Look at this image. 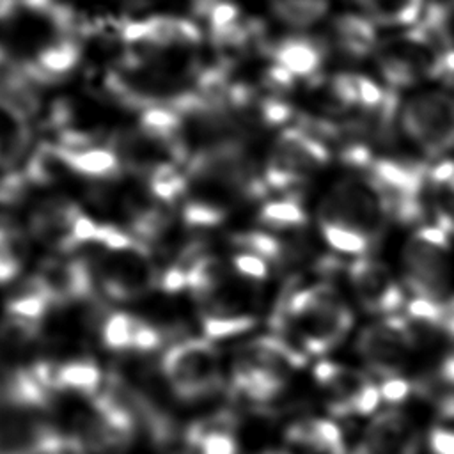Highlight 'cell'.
<instances>
[{
    "mask_svg": "<svg viewBox=\"0 0 454 454\" xmlns=\"http://www.w3.org/2000/svg\"><path fill=\"white\" fill-rule=\"evenodd\" d=\"M271 325L273 333L309 356L335 349L353 330L355 316L335 286L314 282L287 289L277 303Z\"/></svg>",
    "mask_w": 454,
    "mask_h": 454,
    "instance_id": "obj_1",
    "label": "cell"
},
{
    "mask_svg": "<svg viewBox=\"0 0 454 454\" xmlns=\"http://www.w3.org/2000/svg\"><path fill=\"white\" fill-rule=\"evenodd\" d=\"M316 220L330 248L360 257L381 241L392 218L378 188L362 176L333 183L317 204Z\"/></svg>",
    "mask_w": 454,
    "mask_h": 454,
    "instance_id": "obj_2",
    "label": "cell"
},
{
    "mask_svg": "<svg viewBox=\"0 0 454 454\" xmlns=\"http://www.w3.org/2000/svg\"><path fill=\"white\" fill-rule=\"evenodd\" d=\"M450 234L440 225L419 227L401 250L403 286L419 300L449 298Z\"/></svg>",
    "mask_w": 454,
    "mask_h": 454,
    "instance_id": "obj_3",
    "label": "cell"
},
{
    "mask_svg": "<svg viewBox=\"0 0 454 454\" xmlns=\"http://www.w3.org/2000/svg\"><path fill=\"white\" fill-rule=\"evenodd\" d=\"M90 266L99 289L115 301L138 300L160 284L153 254L138 239L119 248H99Z\"/></svg>",
    "mask_w": 454,
    "mask_h": 454,
    "instance_id": "obj_4",
    "label": "cell"
},
{
    "mask_svg": "<svg viewBox=\"0 0 454 454\" xmlns=\"http://www.w3.org/2000/svg\"><path fill=\"white\" fill-rule=\"evenodd\" d=\"M160 365L168 388L184 403L211 395L222 381L218 351L206 337H190L172 344Z\"/></svg>",
    "mask_w": 454,
    "mask_h": 454,
    "instance_id": "obj_5",
    "label": "cell"
},
{
    "mask_svg": "<svg viewBox=\"0 0 454 454\" xmlns=\"http://www.w3.org/2000/svg\"><path fill=\"white\" fill-rule=\"evenodd\" d=\"M415 349V332L408 317L394 314L383 316L364 326L355 340V351L367 372L387 380L404 378L403 372Z\"/></svg>",
    "mask_w": 454,
    "mask_h": 454,
    "instance_id": "obj_6",
    "label": "cell"
},
{
    "mask_svg": "<svg viewBox=\"0 0 454 454\" xmlns=\"http://www.w3.org/2000/svg\"><path fill=\"white\" fill-rule=\"evenodd\" d=\"M374 55L385 85L394 90L426 78H442L443 73L440 50L417 25L378 44Z\"/></svg>",
    "mask_w": 454,
    "mask_h": 454,
    "instance_id": "obj_7",
    "label": "cell"
},
{
    "mask_svg": "<svg viewBox=\"0 0 454 454\" xmlns=\"http://www.w3.org/2000/svg\"><path fill=\"white\" fill-rule=\"evenodd\" d=\"M328 161L330 149L325 142L300 126L286 128L275 138L261 174L268 190L284 192L301 186Z\"/></svg>",
    "mask_w": 454,
    "mask_h": 454,
    "instance_id": "obj_8",
    "label": "cell"
},
{
    "mask_svg": "<svg viewBox=\"0 0 454 454\" xmlns=\"http://www.w3.org/2000/svg\"><path fill=\"white\" fill-rule=\"evenodd\" d=\"M403 133L429 158L454 149V94L426 90L410 98L399 112Z\"/></svg>",
    "mask_w": 454,
    "mask_h": 454,
    "instance_id": "obj_9",
    "label": "cell"
},
{
    "mask_svg": "<svg viewBox=\"0 0 454 454\" xmlns=\"http://www.w3.org/2000/svg\"><path fill=\"white\" fill-rule=\"evenodd\" d=\"M314 380L335 417L372 415L383 399L380 383L369 372L348 364L321 360L314 367Z\"/></svg>",
    "mask_w": 454,
    "mask_h": 454,
    "instance_id": "obj_10",
    "label": "cell"
},
{
    "mask_svg": "<svg viewBox=\"0 0 454 454\" xmlns=\"http://www.w3.org/2000/svg\"><path fill=\"white\" fill-rule=\"evenodd\" d=\"M348 282L358 305L372 316H394L406 301L403 284L380 259L355 257L348 264Z\"/></svg>",
    "mask_w": 454,
    "mask_h": 454,
    "instance_id": "obj_11",
    "label": "cell"
},
{
    "mask_svg": "<svg viewBox=\"0 0 454 454\" xmlns=\"http://www.w3.org/2000/svg\"><path fill=\"white\" fill-rule=\"evenodd\" d=\"M193 296L199 303L200 326L209 340L238 335L255 325L250 298L229 286L227 277Z\"/></svg>",
    "mask_w": 454,
    "mask_h": 454,
    "instance_id": "obj_12",
    "label": "cell"
},
{
    "mask_svg": "<svg viewBox=\"0 0 454 454\" xmlns=\"http://www.w3.org/2000/svg\"><path fill=\"white\" fill-rule=\"evenodd\" d=\"M119 34L122 41L140 46L144 51H172L193 48L202 34L195 21L174 14H153L142 20L126 21Z\"/></svg>",
    "mask_w": 454,
    "mask_h": 454,
    "instance_id": "obj_13",
    "label": "cell"
},
{
    "mask_svg": "<svg viewBox=\"0 0 454 454\" xmlns=\"http://www.w3.org/2000/svg\"><path fill=\"white\" fill-rule=\"evenodd\" d=\"M34 275L53 305L87 301L98 286L92 266L83 257H50Z\"/></svg>",
    "mask_w": 454,
    "mask_h": 454,
    "instance_id": "obj_14",
    "label": "cell"
},
{
    "mask_svg": "<svg viewBox=\"0 0 454 454\" xmlns=\"http://www.w3.org/2000/svg\"><path fill=\"white\" fill-rule=\"evenodd\" d=\"M419 445L413 419L399 408H387L371 419L353 450L356 454H417Z\"/></svg>",
    "mask_w": 454,
    "mask_h": 454,
    "instance_id": "obj_15",
    "label": "cell"
},
{
    "mask_svg": "<svg viewBox=\"0 0 454 454\" xmlns=\"http://www.w3.org/2000/svg\"><path fill=\"white\" fill-rule=\"evenodd\" d=\"M82 207L66 197H48L34 206L28 216V232L39 243L59 252L74 250L73 229Z\"/></svg>",
    "mask_w": 454,
    "mask_h": 454,
    "instance_id": "obj_16",
    "label": "cell"
},
{
    "mask_svg": "<svg viewBox=\"0 0 454 454\" xmlns=\"http://www.w3.org/2000/svg\"><path fill=\"white\" fill-rule=\"evenodd\" d=\"M108 147L119 158L122 170L147 177L156 167L172 161L161 145L151 138L138 124L135 128H121L112 133Z\"/></svg>",
    "mask_w": 454,
    "mask_h": 454,
    "instance_id": "obj_17",
    "label": "cell"
},
{
    "mask_svg": "<svg viewBox=\"0 0 454 454\" xmlns=\"http://www.w3.org/2000/svg\"><path fill=\"white\" fill-rule=\"evenodd\" d=\"M326 43L312 35H287L270 46L271 62L282 66L296 80L314 78L326 59Z\"/></svg>",
    "mask_w": 454,
    "mask_h": 454,
    "instance_id": "obj_18",
    "label": "cell"
},
{
    "mask_svg": "<svg viewBox=\"0 0 454 454\" xmlns=\"http://www.w3.org/2000/svg\"><path fill=\"white\" fill-rule=\"evenodd\" d=\"M82 59V46L74 37L59 35L55 41L46 43L32 60L21 62L27 74L39 83H53L66 78L74 71Z\"/></svg>",
    "mask_w": 454,
    "mask_h": 454,
    "instance_id": "obj_19",
    "label": "cell"
},
{
    "mask_svg": "<svg viewBox=\"0 0 454 454\" xmlns=\"http://www.w3.org/2000/svg\"><path fill=\"white\" fill-rule=\"evenodd\" d=\"M286 440L301 454H346L340 427L326 417H305L293 422Z\"/></svg>",
    "mask_w": 454,
    "mask_h": 454,
    "instance_id": "obj_20",
    "label": "cell"
},
{
    "mask_svg": "<svg viewBox=\"0 0 454 454\" xmlns=\"http://www.w3.org/2000/svg\"><path fill=\"white\" fill-rule=\"evenodd\" d=\"M50 388L55 392H73L94 397L105 385L101 367L87 356L66 360L62 364H43Z\"/></svg>",
    "mask_w": 454,
    "mask_h": 454,
    "instance_id": "obj_21",
    "label": "cell"
},
{
    "mask_svg": "<svg viewBox=\"0 0 454 454\" xmlns=\"http://www.w3.org/2000/svg\"><path fill=\"white\" fill-rule=\"evenodd\" d=\"M57 158L64 165L66 170H71L74 174H80L83 177L90 179H115L119 177L124 170L115 156V153L106 145H87V147H62L57 145L55 142L51 144Z\"/></svg>",
    "mask_w": 454,
    "mask_h": 454,
    "instance_id": "obj_22",
    "label": "cell"
},
{
    "mask_svg": "<svg viewBox=\"0 0 454 454\" xmlns=\"http://www.w3.org/2000/svg\"><path fill=\"white\" fill-rule=\"evenodd\" d=\"M234 426L231 413H216L190 426L184 438L197 454H238Z\"/></svg>",
    "mask_w": 454,
    "mask_h": 454,
    "instance_id": "obj_23",
    "label": "cell"
},
{
    "mask_svg": "<svg viewBox=\"0 0 454 454\" xmlns=\"http://www.w3.org/2000/svg\"><path fill=\"white\" fill-rule=\"evenodd\" d=\"M333 39L339 50L351 59H364L376 51L378 32L369 16L346 12L333 20Z\"/></svg>",
    "mask_w": 454,
    "mask_h": 454,
    "instance_id": "obj_24",
    "label": "cell"
},
{
    "mask_svg": "<svg viewBox=\"0 0 454 454\" xmlns=\"http://www.w3.org/2000/svg\"><path fill=\"white\" fill-rule=\"evenodd\" d=\"M429 195L434 223L454 234V160H440L429 167Z\"/></svg>",
    "mask_w": 454,
    "mask_h": 454,
    "instance_id": "obj_25",
    "label": "cell"
},
{
    "mask_svg": "<svg viewBox=\"0 0 454 454\" xmlns=\"http://www.w3.org/2000/svg\"><path fill=\"white\" fill-rule=\"evenodd\" d=\"M51 307L53 303L46 294L44 287L35 278V275H32L23 284H20L14 289V293L7 298L5 314L41 326L44 316Z\"/></svg>",
    "mask_w": 454,
    "mask_h": 454,
    "instance_id": "obj_26",
    "label": "cell"
},
{
    "mask_svg": "<svg viewBox=\"0 0 454 454\" xmlns=\"http://www.w3.org/2000/svg\"><path fill=\"white\" fill-rule=\"evenodd\" d=\"M367 16L387 27H415L426 12V0H356Z\"/></svg>",
    "mask_w": 454,
    "mask_h": 454,
    "instance_id": "obj_27",
    "label": "cell"
},
{
    "mask_svg": "<svg viewBox=\"0 0 454 454\" xmlns=\"http://www.w3.org/2000/svg\"><path fill=\"white\" fill-rule=\"evenodd\" d=\"M28 254L25 232L7 215H0V284L11 282L23 268Z\"/></svg>",
    "mask_w": 454,
    "mask_h": 454,
    "instance_id": "obj_28",
    "label": "cell"
},
{
    "mask_svg": "<svg viewBox=\"0 0 454 454\" xmlns=\"http://www.w3.org/2000/svg\"><path fill=\"white\" fill-rule=\"evenodd\" d=\"M259 222L271 232H296L307 225L309 218L296 197H284L264 202L259 209Z\"/></svg>",
    "mask_w": 454,
    "mask_h": 454,
    "instance_id": "obj_29",
    "label": "cell"
},
{
    "mask_svg": "<svg viewBox=\"0 0 454 454\" xmlns=\"http://www.w3.org/2000/svg\"><path fill=\"white\" fill-rule=\"evenodd\" d=\"M145 181L149 195L165 206L181 202L188 188L186 172L181 170L179 165L174 161H165L160 167H156L145 177Z\"/></svg>",
    "mask_w": 454,
    "mask_h": 454,
    "instance_id": "obj_30",
    "label": "cell"
},
{
    "mask_svg": "<svg viewBox=\"0 0 454 454\" xmlns=\"http://www.w3.org/2000/svg\"><path fill=\"white\" fill-rule=\"evenodd\" d=\"M140 317L128 312H108L101 317L98 330L103 346L112 351H133Z\"/></svg>",
    "mask_w": 454,
    "mask_h": 454,
    "instance_id": "obj_31",
    "label": "cell"
},
{
    "mask_svg": "<svg viewBox=\"0 0 454 454\" xmlns=\"http://www.w3.org/2000/svg\"><path fill=\"white\" fill-rule=\"evenodd\" d=\"M270 7L282 23L305 28L325 18L330 0H270Z\"/></svg>",
    "mask_w": 454,
    "mask_h": 454,
    "instance_id": "obj_32",
    "label": "cell"
},
{
    "mask_svg": "<svg viewBox=\"0 0 454 454\" xmlns=\"http://www.w3.org/2000/svg\"><path fill=\"white\" fill-rule=\"evenodd\" d=\"M426 440L429 454H454V394L442 397Z\"/></svg>",
    "mask_w": 454,
    "mask_h": 454,
    "instance_id": "obj_33",
    "label": "cell"
},
{
    "mask_svg": "<svg viewBox=\"0 0 454 454\" xmlns=\"http://www.w3.org/2000/svg\"><path fill=\"white\" fill-rule=\"evenodd\" d=\"M30 181L25 176L23 168H11L0 177V204L2 206H12L21 202L28 190H30Z\"/></svg>",
    "mask_w": 454,
    "mask_h": 454,
    "instance_id": "obj_34",
    "label": "cell"
},
{
    "mask_svg": "<svg viewBox=\"0 0 454 454\" xmlns=\"http://www.w3.org/2000/svg\"><path fill=\"white\" fill-rule=\"evenodd\" d=\"M232 266H234L236 273H239L243 278L254 280V282L264 280L270 273V264L257 254H252L247 250H238L232 255Z\"/></svg>",
    "mask_w": 454,
    "mask_h": 454,
    "instance_id": "obj_35",
    "label": "cell"
},
{
    "mask_svg": "<svg viewBox=\"0 0 454 454\" xmlns=\"http://www.w3.org/2000/svg\"><path fill=\"white\" fill-rule=\"evenodd\" d=\"M440 376H442V381L454 388V351L442 362V367H440Z\"/></svg>",
    "mask_w": 454,
    "mask_h": 454,
    "instance_id": "obj_36",
    "label": "cell"
},
{
    "mask_svg": "<svg viewBox=\"0 0 454 454\" xmlns=\"http://www.w3.org/2000/svg\"><path fill=\"white\" fill-rule=\"evenodd\" d=\"M14 0H0V18H9L14 12Z\"/></svg>",
    "mask_w": 454,
    "mask_h": 454,
    "instance_id": "obj_37",
    "label": "cell"
},
{
    "mask_svg": "<svg viewBox=\"0 0 454 454\" xmlns=\"http://www.w3.org/2000/svg\"><path fill=\"white\" fill-rule=\"evenodd\" d=\"M55 454H76V452H55Z\"/></svg>",
    "mask_w": 454,
    "mask_h": 454,
    "instance_id": "obj_38",
    "label": "cell"
},
{
    "mask_svg": "<svg viewBox=\"0 0 454 454\" xmlns=\"http://www.w3.org/2000/svg\"><path fill=\"white\" fill-rule=\"evenodd\" d=\"M346 454H356V452H355V450H348Z\"/></svg>",
    "mask_w": 454,
    "mask_h": 454,
    "instance_id": "obj_39",
    "label": "cell"
}]
</instances>
